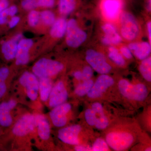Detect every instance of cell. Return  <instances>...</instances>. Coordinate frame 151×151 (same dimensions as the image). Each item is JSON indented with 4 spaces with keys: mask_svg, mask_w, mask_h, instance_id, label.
Returning a JSON list of instances; mask_svg holds the SVG:
<instances>
[{
    "mask_svg": "<svg viewBox=\"0 0 151 151\" xmlns=\"http://www.w3.org/2000/svg\"><path fill=\"white\" fill-rule=\"evenodd\" d=\"M61 63L52 60L42 58L32 67L33 73L38 78H50L58 74L63 69Z\"/></svg>",
    "mask_w": 151,
    "mask_h": 151,
    "instance_id": "cell-1",
    "label": "cell"
},
{
    "mask_svg": "<svg viewBox=\"0 0 151 151\" xmlns=\"http://www.w3.org/2000/svg\"><path fill=\"white\" fill-rule=\"evenodd\" d=\"M119 87L122 94L129 99L142 101L147 96V89L143 84L132 85L127 80L122 79L119 81Z\"/></svg>",
    "mask_w": 151,
    "mask_h": 151,
    "instance_id": "cell-2",
    "label": "cell"
},
{
    "mask_svg": "<svg viewBox=\"0 0 151 151\" xmlns=\"http://www.w3.org/2000/svg\"><path fill=\"white\" fill-rule=\"evenodd\" d=\"M36 128V115L28 113L19 118L12 129V134L17 137H24Z\"/></svg>",
    "mask_w": 151,
    "mask_h": 151,
    "instance_id": "cell-3",
    "label": "cell"
},
{
    "mask_svg": "<svg viewBox=\"0 0 151 151\" xmlns=\"http://www.w3.org/2000/svg\"><path fill=\"white\" fill-rule=\"evenodd\" d=\"M107 144L116 151H123L129 147L133 143L134 137L127 132H112L106 138Z\"/></svg>",
    "mask_w": 151,
    "mask_h": 151,
    "instance_id": "cell-4",
    "label": "cell"
},
{
    "mask_svg": "<svg viewBox=\"0 0 151 151\" xmlns=\"http://www.w3.org/2000/svg\"><path fill=\"white\" fill-rule=\"evenodd\" d=\"M66 41L68 46L76 47L85 41L86 33L80 29L74 19H71L67 24Z\"/></svg>",
    "mask_w": 151,
    "mask_h": 151,
    "instance_id": "cell-5",
    "label": "cell"
},
{
    "mask_svg": "<svg viewBox=\"0 0 151 151\" xmlns=\"http://www.w3.org/2000/svg\"><path fill=\"white\" fill-rule=\"evenodd\" d=\"M25 89L27 96L32 101H35L39 96V79L33 73L24 72L19 80Z\"/></svg>",
    "mask_w": 151,
    "mask_h": 151,
    "instance_id": "cell-6",
    "label": "cell"
},
{
    "mask_svg": "<svg viewBox=\"0 0 151 151\" xmlns=\"http://www.w3.org/2000/svg\"><path fill=\"white\" fill-rule=\"evenodd\" d=\"M86 59L92 68L101 74L109 73L112 69L111 65L106 61L105 56L93 50H89L86 52Z\"/></svg>",
    "mask_w": 151,
    "mask_h": 151,
    "instance_id": "cell-7",
    "label": "cell"
},
{
    "mask_svg": "<svg viewBox=\"0 0 151 151\" xmlns=\"http://www.w3.org/2000/svg\"><path fill=\"white\" fill-rule=\"evenodd\" d=\"M121 33L124 38L132 40L137 37L139 33V27L135 18L128 13L122 14L121 17Z\"/></svg>",
    "mask_w": 151,
    "mask_h": 151,
    "instance_id": "cell-8",
    "label": "cell"
},
{
    "mask_svg": "<svg viewBox=\"0 0 151 151\" xmlns=\"http://www.w3.org/2000/svg\"><path fill=\"white\" fill-rule=\"evenodd\" d=\"M17 105L14 99L4 98L0 101V126L3 128H9L13 124L12 112Z\"/></svg>",
    "mask_w": 151,
    "mask_h": 151,
    "instance_id": "cell-9",
    "label": "cell"
},
{
    "mask_svg": "<svg viewBox=\"0 0 151 151\" xmlns=\"http://www.w3.org/2000/svg\"><path fill=\"white\" fill-rule=\"evenodd\" d=\"M52 108L49 113L52 123L55 127H64L67 124V116L71 110V105L65 103Z\"/></svg>",
    "mask_w": 151,
    "mask_h": 151,
    "instance_id": "cell-10",
    "label": "cell"
},
{
    "mask_svg": "<svg viewBox=\"0 0 151 151\" xmlns=\"http://www.w3.org/2000/svg\"><path fill=\"white\" fill-rule=\"evenodd\" d=\"M68 97V94L65 85L62 81H59L52 86L47 101L49 106L52 108L63 104Z\"/></svg>",
    "mask_w": 151,
    "mask_h": 151,
    "instance_id": "cell-11",
    "label": "cell"
},
{
    "mask_svg": "<svg viewBox=\"0 0 151 151\" xmlns=\"http://www.w3.org/2000/svg\"><path fill=\"white\" fill-rule=\"evenodd\" d=\"M81 130V127L79 125H71L59 130L58 137L63 142L77 145L79 143L78 136Z\"/></svg>",
    "mask_w": 151,
    "mask_h": 151,
    "instance_id": "cell-12",
    "label": "cell"
},
{
    "mask_svg": "<svg viewBox=\"0 0 151 151\" xmlns=\"http://www.w3.org/2000/svg\"><path fill=\"white\" fill-rule=\"evenodd\" d=\"M114 80L113 78L105 74L100 76L97 78L95 84L87 93L90 98H95L100 97L106 89L113 85Z\"/></svg>",
    "mask_w": 151,
    "mask_h": 151,
    "instance_id": "cell-13",
    "label": "cell"
},
{
    "mask_svg": "<svg viewBox=\"0 0 151 151\" xmlns=\"http://www.w3.org/2000/svg\"><path fill=\"white\" fill-rule=\"evenodd\" d=\"M20 37V35H18L14 38L2 41L1 42L0 51L5 60L9 61L15 58L18 45V42Z\"/></svg>",
    "mask_w": 151,
    "mask_h": 151,
    "instance_id": "cell-14",
    "label": "cell"
},
{
    "mask_svg": "<svg viewBox=\"0 0 151 151\" xmlns=\"http://www.w3.org/2000/svg\"><path fill=\"white\" fill-rule=\"evenodd\" d=\"M33 41L25 39L19 42L16 55V63L17 65H24L29 61V50L32 46Z\"/></svg>",
    "mask_w": 151,
    "mask_h": 151,
    "instance_id": "cell-15",
    "label": "cell"
},
{
    "mask_svg": "<svg viewBox=\"0 0 151 151\" xmlns=\"http://www.w3.org/2000/svg\"><path fill=\"white\" fill-rule=\"evenodd\" d=\"M122 6L121 0H103L102 6L103 14L108 19L116 20L119 16Z\"/></svg>",
    "mask_w": 151,
    "mask_h": 151,
    "instance_id": "cell-16",
    "label": "cell"
},
{
    "mask_svg": "<svg viewBox=\"0 0 151 151\" xmlns=\"http://www.w3.org/2000/svg\"><path fill=\"white\" fill-rule=\"evenodd\" d=\"M38 135L41 139L47 140L50 136V127L48 119L42 114L36 115Z\"/></svg>",
    "mask_w": 151,
    "mask_h": 151,
    "instance_id": "cell-17",
    "label": "cell"
},
{
    "mask_svg": "<svg viewBox=\"0 0 151 151\" xmlns=\"http://www.w3.org/2000/svg\"><path fill=\"white\" fill-rule=\"evenodd\" d=\"M105 33V36L103 39V42L105 45L118 44L122 42V39L113 24L107 23L102 27Z\"/></svg>",
    "mask_w": 151,
    "mask_h": 151,
    "instance_id": "cell-18",
    "label": "cell"
},
{
    "mask_svg": "<svg viewBox=\"0 0 151 151\" xmlns=\"http://www.w3.org/2000/svg\"><path fill=\"white\" fill-rule=\"evenodd\" d=\"M129 47L134 52L135 56L140 60L145 59L151 52V45L147 42L131 43Z\"/></svg>",
    "mask_w": 151,
    "mask_h": 151,
    "instance_id": "cell-19",
    "label": "cell"
},
{
    "mask_svg": "<svg viewBox=\"0 0 151 151\" xmlns=\"http://www.w3.org/2000/svg\"><path fill=\"white\" fill-rule=\"evenodd\" d=\"M53 84L50 78H39V95L43 102H47Z\"/></svg>",
    "mask_w": 151,
    "mask_h": 151,
    "instance_id": "cell-20",
    "label": "cell"
},
{
    "mask_svg": "<svg viewBox=\"0 0 151 151\" xmlns=\"http://www.w3.org/2000/svg\"><path fill=\"white\" fill-rule=\"evenodd\" d=\"M10 70L6 66L0 67V101L6 98L8 89Z\"/></svg>",
    "mask_w": 151,
    "mask_h": 151,
    "instance_id": "cell-21",
    "label": "cell"
},
{
    "mask_svg": "<svg viewBox=\"0 0 151 151\" xmlns=\"http://www.w3.org/2000/svg\"><path fill=\"white\" fill-rule=\"evenodd\" d=\"M67 23L65 19L60 18L55 21L50 30V35L55 38H61L65 34Z\"/></svg>",
    "mask_w": 151,
    "mask_h": 151,
    "instance_id": "cell-22",
    "label": "cell"
},
{
    "mask_svg": "<svg viewBox=\"0 0 151 151\" xmlns=\"http://www.w3.org/2000/svg\"><path fill=\"white\" fill-rule=\"evenodd\" d=\"M76 5V0H59L58 7L60 12L68 14L72 12Z\"/></svg>",
    "mask_w": 151,
    "mask_h": 151,
    "instance_id": "cell-23",
    "label": "cell"
},
{
    "mask_svg": "<svg viewBox=\"0 0 151 151\" xmlns=\"http://www.w3.org/2000/svg\"><path fill=\"white\" fill-rule=\"evenodd\" d=\"M151 67L150 57L143 60L140 66V71L141 74L146 80L150 82L151 81Z\"/></svg>",
    "mask_w": 151,
    "mask_h": 151,
    "instance_id": "cell-24",
    "label": "cell"
},
{
    "mask_svg": "<svg viewBox=\"0 0 151 151\" xmlns=\"http://www.w3.org/2000/svg\"><path fill=\"white\" fill-rule=\"evenodd\" d=\"M94 83L92 80H85L83 83L78 84L75 89V93L79 96H84L87 94L92 88Z\"/></svg>",
    "mask_w": 151,
    "mask_h": 151,
    "instance_id": "cell-25",
    "label": "cell"
},
{
    "mask_svg": "<svg viewBox=\"0 0 151 151\" xmlns=\"http://www.w3.org/2000/svg\"><path fill=\"white\" fill-rule=\"evenodd\" d=\"M109 57L110 59L119 65L125 64V61L122 55L119 53L118 50L115 47H111L109 48Z\"/></svg>",
    "mask_w": 151,
    "mask_h": 151,
    "instance_id": "cell-26",
    "label": "cell"
},
{
    "mask_svg": "<svg viewBox=\"0 0 151 151\" xmlns=\"http://www.w3.org/2000/svg\"><path fill=\"white\" fill-rule=\"evenodd\" d=\"M41 17L45 24H53L55 21L54 14L50 11H44L41 14Z\"/></svg>",
    "mask_w": 151,
    "mask_h": 151,
    "instance_id": "cell-27",
    "label": "cell"
},
{
    "mask_svg": "<svg viewBox=\"0 0 151 151\" xmlns=\"http://www.w3.org/2000/svg\"><path fill=\"white\" fill-rule=\"evenodd\" d=\"M92 150L94 151H105L109 150L108 144L103 139H97L93 144Z\"/></svg>",
    "mask_w": 151,
    "mask_h": 151,
    "instance_id": "cell-28",
    "label": "cell"
},
{
    "mask_svg": "<svg viewBox=\"0 0 151 151\" xmlns=\"http://www.w3.org/2000/svg\"><path fill=\"white\" fill-rule=\"evenodd\" d=\"M108 119L103 114L100 115L99 118H96L94 125L99 129H104L108 127Z\"/></svg>",
    "mask_w": 151,
    "mask_h": 151,
    "instance_id": "cell-29",
    "label": "cell"
},
{
    "mask_svg": "<svg viewBox=\"0 0 151 151\" xmlns=\"http://www.w3.org/2000/svg\"><path fill=\"white\" fill-rule=\"evenodd\" d=\"M21 5L26 10H33L38 7L37 0H22Z\"/></svg>",
    "mask_w": 151,
    "mask_h": 151,
    "instance_id": "cell-30",
    "label": "cell"
},
{
    "mask_svg": "<svg viewBox=\"0 0 151 151\" xmlns=\"http://www.w3.org/2000/svg\"><path fill=\"white\" fill-rule=\"evenodd\" d=\"M39 13L37 11L32 10L29 14L28 20V23L31 27H35L37 24L39 20Z\"/></svg>",
    "mask_w": 151,
    "mask_h": 151,
    "instance_id": "cell-31",
    "label": "cell"
},
{
    "mask_svg": "<svg viewBox=\"0 0 151 151\" xmlns=\"http://www.w3.org/2000/svg\"><path fill=\"white\" fill-rule=\"evenodd\" d=\"M85 118L87 124L90 126H93L95 124L96 121V113L92 109L86 110L85 113Z\"/></svg>",
    "mask_w": 151,
    "mask_h": 151,
    "instance_id": "cell-32",
    "label": "cell"
},
{
    "mask_svg": "<svg viewBox=\"0 0 151 151\" xmlns=\"http://www.w3.org/2000/svg\"><path fill=\"white\" fill-rule=\"evenodd\" d=\"M38 7L52 8L55 5V0H37Z\"/></svg>",
    "mask_w": 151,
    "mask_h": 151,
    "instance_id": "cell-33",
    "label": "cell"
},
{
    "mask_svg": "<svg viewBox=\"0 0 151 151\" xmlns=\"http://www.w3.org/2000/svg\"><path fill=\"white\" fill-rule=\"evenodd\" d=\"M82 73V79L84 81L89 80L93 76V70L92 68L86 66L83 69Z\"/></svg>",
    "mask_w": 151,
    "mask_h": 151,
    "instance_id": "cell-34",
    "label": "cell"
},
{
    "mask_svg": "<svg viewBox=\"0 0 151 151\" xmlns=\"http://www.w3.org/2000/svg\"><path fill=\"white\" fill-rule=\"evenodd\" d=\"M7 8L0 13V26L5 24L8 20V17L9 16Z\"/></svg>",
    "mask_w": 151,
    "mask_h": 151,
    "instance_id": "cell-35",
    "label": "cell"
},
{
    "mask_svg": "<svg viewBox=\"0 0 151 151\" xmlns=\"http://www.w3.org/2000/svg\"><path fill=\"white\" fill-rule=\"evenodd\" d=\"M92 110L96 113L102 115L104 114L103 106L100 103H94L92 105Z\"/></svg>",
    "mask_w": 151,
    "mask_h": 151,
    "instance_id": "cell-36",
    "label": "cell"
},
{
    "mask_svg": "<svg viewBox=\"0 0 151 151\" xmlns=\"http://www.w3.org/2000/svg\"><path fill=\"white\" fill-rule=\"evenodd\" d=\"M121 51L122 54L126 58H128V59H130V58H132V54L129 49L127 48L126 47H122L121 48Z\"/></svg>",
    "mask_w": 151,
    "mask_h": 151,
    "instance_id": "cell-37",
    "label": "cell"
},
{
    "mask_svg": "<svg viewBox=\"0 0 151 151\" xmlns=\"http://www.w3.org/2000/svg\"><path fill=\"white\" fill-rule=\"evenodd\" d=\"M7 9L9 17H14L18 12L17 7L15 5L9 6Z\"/></svg>",
    "mask_w": 151,
    "mask_h": 151,
    "instance_id": "cell-38",
    "label": "cell"
},
{
    "mask_svg": "<svg viewBox=\"0 0 151 151\" xmlns=\"http://www.w3.org/2000/svg\"><path fill=\"white\" fill-rule=\"evenodd\" d=\"M10 5L9 0H0V13Z\"/></svg>",
    "mask_w": 151,
    "mask_h": 151,
    "instance_id": "cell-39",
    "label": "cell"
},
{
    "mask_svg": "<svg viewBox=\"0 0 151 151\" xmlns=\"http://www.w3.org/2000/svg\"><path fill=\"white\" fill-rule=\"evenodd\" d=\"M20 20L19 17H13L11 20L9 22V26L10 28H13L18 23Z\"/></svg>",
    "mask_w": 151,
    "mask_h": 151,
    "instance_id": "cell-40",
    "label": "cell"
},
{
    "mask_svg": "<svg viewBox=\"0 0 151 151\" xmlns=\"http://www.w3.org/2000/svg\"><path fill=\"white\" fill-rule=\"evenodd\" d=\"M74 76L77 80L82 79V73L81 71H77L74 73Z\"/></svg>",
    "mask_w": 151,
    "mask_h": 151,
    "instance_id": "cell-41",
    "label": "cell"
},
{
    "mask_svg": "<svg viewBox=\"0 0 151 151\" xmlns=\"http://www.w3.org/2000/svg\"><path fill=\"white\" fill-rule=\"evenodd\" d=\"M75 150L77 151H84L89 150L88 149L85 147L84 146H77L75 147Z\"/></svg>",
    "mask_w": 151,
    "mask_h": 151,
    "instance_id": "cell-42",
    "label": "cell"
},
{
    "mask_svg": "<svg viewBox=\"0 0 151 151\" xmlns=\"http://www.w3.org/2000/svg\"><path fill=\"white\" fill-rule=\"evenodd\" d=\"M147 29L148 32L149 38L150 39V42H151V22H149L147 24Z\"/></svg>",
    "mask_w": 151,
    "mask_h": 151,
    "instance_id": "cell-43",
    "label": "cell"
},
{
    "mask_svg": "<svg viewBox=\"0 0 151 151\" xmlns=\"http://www.w3.org/2000/svg\"><path fill=\"white\" fill-rule=\"evenodd\" d=\"M3 133H4V130H3V128L2 127L0 126V138L1 136L2 135Z\"/></svg>",
    "mask_w": 151,
    "mask_h": 151,
    "instance_id": "cell-44",
    "label": "cell"
},
{
    "mask_svg": "<svg viewBox=\"0 0 151 151\" xmlns=\"http://www.w3.org/2000/svg\"><path fill=\"white\" fill-rule=\"evenodd\" d=\"M146 151H151V148H148L147 150H146Z\"/></svg>",
    "mask_w": 151,
    "mask_h": 151,
    "instance_id": "cell-45",
    "label": "cell"
}]
</instances>
